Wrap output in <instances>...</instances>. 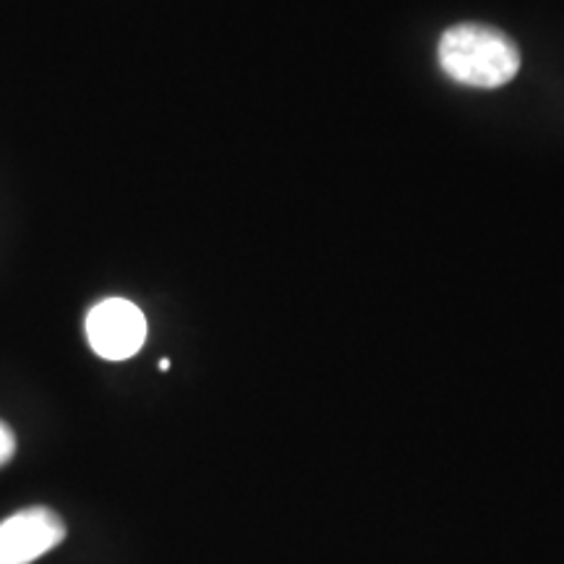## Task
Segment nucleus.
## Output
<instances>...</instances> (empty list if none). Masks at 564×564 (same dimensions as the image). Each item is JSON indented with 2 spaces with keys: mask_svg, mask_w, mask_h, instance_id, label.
I'll use <instances>...</instances> for the list:
<instances>
[{
  "mask_svg": "<svg viewBox=\"0 0 564 564\" xmlns=\"http://www.w3.org/2000/svg\"><path fill=\"white\" fill-rule=\"evenodd\" d=\"M440 66L465 87L497 89L520 70L518 45L505 32L486 24H457L440 40Z\"/></svg>",
  "mask_w": 564,
  "mask_h": 564,
  "instance_id": "1",
  "label": "nucleus"
},
{
  "mask_svg": "<svg viewBox=\"0 0 564 564\" xmlns=\"http://www.w3.org/2000/svg\"><path fill=\"white\" fill-rule=\"evenodd\" d=\"M87 340L100 358L126 361L137 356L147 340L144 314L126 299L100 301L87 314Z\"/></svg>",
  "mask_w": 564,
  "mask_h": 564,
  "instance_id": "2",
  "label": "nucleus"
},
{
  "mask_svg": "<svg viewBox=\"0 0 564 564\" xmlns=\"http://www.w3.org/2000/svg\"><path fill=\"white\" fill-rule=\"evenodd\" d=\"M66 539V523L47 507H30L0 523V564H32Z\"/></svg>",
  "mask_w": 564,
  "mask_h": 564,
  "instance_id": "3",
  "label": "nucleus"
},
{
  "mask_svg": "<svg viewBox=\"0 0 564 564\" xmlns=\"http://www.w3.org/2000/svg\"><path fill=\"white\" fill-rule=\"evenodd\" d=\"M17 453V436H13L11 426L6 421H0V465H6Z\"/></svg>",
  "mask_w": 564,
  "mask_h": 564,
  "instance_id": "4",
  "label": "nucleus"
},
{
  "mask_svg": "<svg viewBox=\"0 0 564 564\" xmlns=\"http://www.w3.org/2000/svg\"><path fill=\"white\" fill-rule=\"evenodd\" d=\"M160 369H162V371L171 369V361H167V358H162V361H160Z\"/></svg>",
  "mask_w": 564,
  "mask_h": 564,
  "instance_id": "5",
  "label": "nucleus"
}]
</instances>
